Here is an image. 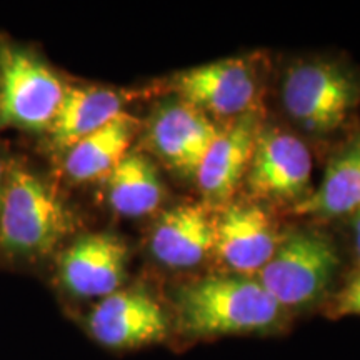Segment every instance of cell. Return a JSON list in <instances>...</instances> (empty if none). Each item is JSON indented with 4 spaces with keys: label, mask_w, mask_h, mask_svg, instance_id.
<instances>
[{
    "label": "cell",
    "mask_w": 360,
    "mask_h": 360,
    "mask_svg": "<svg viewBox=\"0 0 360 360\" xmlns=\"http://www.w3.org/2000/svg\"><path fill=\"white\" fill-rule=\"evenodd\" d=\"M179 101L219 117L249 114L255 109L259 84L244 58H225L180 72L174 79Z\"/></svg>",
    "instance_id": "9"
},
{
    "label": "cell",
    "mask_w": 360,
    "mask_h": 360,
    "mask_svg": "<svg viewBox=\"0 0 360 360\" xmlns=\"http://www.w3.org/2000/svg\"><path fill=\"white\" fill-rule=\"evenodd\" d=\"M222 130L200 110L182 101L162 103L147 127L152 152L180 175L195 177L202 160Z\"/></svg>",
    "instance_id": "10"
},
{
    "label": "cell",
    "mask_w": 360,
    "mask_h": 360,
    "mask_svg": "<svg viewBox=\"0 0 360 360\" xmlns=\"http://www.w3.org/2000/svg\"><path fill=\"white\" fill-rule=\"evenodd\" d=\"M65 87L37 52L0 35V130L45 134Z\"/></svg>",
    "instance_id": "3"
},
{
    "label": "cell",
    "mask_w": 360,
    "mask_h": 360,
    "mask_svg": "<svg viewBox=\"0 0 360 360\" xmlns=\"http://www.w3.org/2000/svg\"><path fill=\"white\" fill-rule=\"evenodd\" d=\"M127 102V96L115 89L67 85L60 105L45 130L49 148L53 152L69 150L74 143L122 114Z\"/></svg>",
    "instance_id": "13"
},
{
    "label": "cell",
    "mask_w": 360,
    "mask_h": 360,
    "mask_svg": "<svg viewBox=\"0 0 360 360\" xmlns=\"http://www.w3.org/2000/svg\"><path fill=\"white\" fill-rule=\"evenodd\" d=\"M359 98V79L337 62H300L290 67L282 84L285 110L312 134H328L339 129Z\"/></svg>",
    "instance_id": "5"
},
{
    "label": "cell",
    "mask_w": 360,
    "mask_h": 360,
    "mask_svg": "<svg viewBox=\"0 0 360 360\" xmlns=\"http://www.w3.org/2000/svg\"><path fill=\"white\" fill-rule=\"evenodd\" d=\"M127 259V245L115 233H87L72 242L58 257V283L74 299L101 300L120 289Z\"/></svg>",
    "instance_id": "7"
},
{
    "label": "cell",
    "mask_w": 360,
    "mask_h": 360,
    "mask_svg": "<svg viewBox=\"0 0 360 360\" xmlns=\"http://www.w3.org/2000/svg\"><path fill=\"white\" fill-rule=\"evenodd\" d=\"M177 326L192 339L247 335L281 326L283 310L257 278L209 277L180 287L175 295Z\"/></svg>",
    "instance_id": "1"
},
{
    "label": "cell",
    "mask_w": 360,
    "mask_h": 360,
    "mask_svg": "<svg viewBox=\"0 0 360 360\" xmlns=\"http://www.w3.org/2000/svg\"><path fill=\"white\" fill-rule=\"evenodd\" d=\"M85 327L103 347L134 350L167 340L170 321L147 290L119 289L94 305Z\"/></svg>",
    "instance_id": "6"
},
{
    "label": "cell",
    "mask_w": 360,
    "mask_h": 360,
    "mask_svg": "<svg viewBox=\"0 0 360 360\" xmlns=\"http://www.w3.org/2000/svg\"><path fill=\"white\" fill-rule=\"evenodd\" d=\"M330 314L335 317H360V274L337 294Z\"/></svg>",
    "instance_id": "18"
},
{
    "label": "cell",
    "mask_w": 360,
    "mask_h": 360,
    "mask_svg": "<svg viewBox=\"0 0 360 360\" xmlns=\"http://www.w3.org/2000/svg\"><path fill=\"white\" fill-rule=\"evenodd\" d=\"M103 186L109 205L125 217L154 212L164 193L155 165L137 152H129L103 179Z\"/></svg>",
    "instance_id": "17"
},
{
    "label": "cell",
    "mask_w": 360,
    "mask_h": 360,
    "mask_svg": "<svg viewBox=\"0 0 360 360\" xmlns=\"http://www.w3.org/2000/svg\"><path fill=\"white\" fill-rule=\"evenodd\" d=\"M139 120L122 112L64 152V172L74 182L105 179L130 152Z\"/></svg>",
    "instance_id": "15"
},
{
    "label": "cell",
    "mask_w": 360,
    "mask_h": 360,
    "mask_svg": "<svg viewBox=\"0 0 360 360\" xmlns=\"http://www.w3.org/2000/svg\"><path fill=\"white\" fill-rule=\"evenodd\" d=\"M6 177H7V162H4L2 155H0V200H2L4 187H6Z\"/></svg>",
    "instance_id": "20"
},
{
    "label": "cell",
    "mask_w": 360,
    "mask_h": 360,
    "mask_svg": "<svg viewBox=\"0 0 360 360\" xmlns=\"http://www.w3.org/2000/svg\"><path fill=\"white\" fill-rule=\"evenodd\" d=\"M74 229V217L51 184L25 164L8 162L0 200V255L39 260Z\"/></svg>",
    "instance_id": "2"
},
{
    "label": "cell",
    "mask_w": 360,
    "mask_h": 360,
    "mask_svg": "<svg viewBox=\"0 0 360 360\" xmlns=\"http://www.w3.org/2000/svg\"><path fill=\"white\" fill-rule=\"evenodd\" d=\"M312 174L309 148L295 135L260 129L245 180L264 200H302Z\"/></svg>",
    "instance_id": "8"
},
{
    "label": "cell",
    "mask_w": 360,
    "mask_h": 360,
    "mask_svg": "<svg viewBox=\"0 0 360 360\" xmlns=\"http://www.w3.org/2000/svg\"><path fill=\"white\" fill-rule=\"evenodd\" d=\"M259 132L260 115L257 110H252L219 134L195 175L205 199L210 202L231 199L249 169Z\"/></svg>",
    "instance_id": "12"
},
{
    "label": "cell",
    "mask_w": 360,
    "mask_h": 360,
    "mask_svg": "<svg viewBox=\"0 0 360 360\" xmlns=\"http://www.w3.org/2000/svg\"><path fill=\"white\" fill-rule=\"evenodd\" d=\"M360 210V135L328 162L321 186L294 207L295 214L332 219Z\"/></svg>",
    "instance_id": "16"
},
{
    "label": "cell",
    "mask_w": 360,
    "mask_h": 360,
    "mask_svg": "<svg viewBox=\"0 0 360 360\" xmlns=\"http://www.w3.org/2000/svg\"><path fill=\"white\" fill-rule=\"evenodd\" d=\"M352 225H354V238H355V252H357L359 264H360V210H357L352 215Z\"/></svg>",
    "instance_id": "19"
},
{
    "label": "cell",
    "mask_w": 360,
    "mask_h": 360,
    "mask_svg": "<svg viewBox=\"0 0 360 360\" xmlns=\"http://www.w3.org/2000/svg\"><path fill=\"white\" fill-rule=\"evenodd\" d=\"M339 265V252L327 236L295 231L278 242L257 281L282 310L309 309L326 297Z\"/></svg>",
    "instance_id": "4"
},
{
    "label": "cell",
    "mask_w": 360,
    "mask_h": 360,
    "mask_svg": "<svg viewBox=\"0 0 360 360\" xmlns=\"http://www.w3.org/2000/svg\"><path fill=\"white\" fill-rule=\"evenodd\" d=\"M214 227L215 249L229 267L240 274H259L281 242L272 219L257 205L227 207L214 220Z\"/></svg>",
    "instance_id": "11"
},
{
    "label": "cell",
    "mask_w": 360,
    "mask_h": 360,
    "mask_svg": "<svg viewBox=\"0 0 360 360\" xmlns=\"http://www.w3.org/2000/svg\"><path fill=\"white\" fill-rule=\"evenodd\" d=\"M215 249V227L205 207L177 205L154 225L150 252L162 265L187 269L200 264Z\"/></svg>",
    "instance_id": "14"
}]
</instances>
